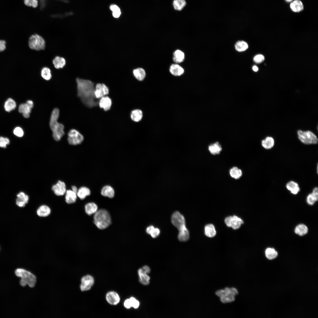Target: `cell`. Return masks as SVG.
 <instances>
[{
    "mask_svg": "<svg viewBox=\"0 0 318 318\" xmlns=\"http://www.w3.org/2000/svg\"><path fill=\"white\" fill-rule=\"evenodd\" d=\"M208 150L212 154L215 155L220 153L222 148L219 143L216 142L210 145L208 147Z\"/></svg>",
    "mask_w": 318,
    "mask_h": 318,
    "instance_id": "24",
    "label": "cell"
},
{
    "mask_svg": "<svg viewBox=\"0 0 318 318\" xmlns=\"http://www.w3.org/2000/svg\"><path fill=\"white\" fill-rule=\"evenodd\" d=\"M110 10L112 11V15L115 18L119 17L121 12L120 8L116 5L113 4L110 7Z\"/></svg>",
    "mask_w": 318,
    "mask_h": 318,
    "instance_id": "42",
    "label": "cell"
},
{
    "mask_svg": "<svg viewBox=\"0 0 318 318\" xmlns=\"http://www.w3.org/2000/svg\"><path fill=\"white\" fill-rule=\"evenodd\" d=\"M184 53L180 50H177L173 53V60L175 63H181L184 61Z\"/></svg>",
    "mask_w": 318,
    "mask_h": 318,
    "instance_id": "34",
    "label": "cell"
},
{
    "mask_svg": "<svg viewBox=\"0 0 318 318\" xmlns=\"http://www.w3.org/2000/svg\"><path fill=\"white\" fill-rule=\"evenodd\" d=\"M307 201L309 204L313 205L316 201L314 196L311 193L307 196Z\"/></svg>",
    "mask_w": 318,
    "mask_h": 318,
    "instance_id": "47",
    "label": "cell"
},
{
    "mask_svg": "<svg viewBox=\"0 0 318 318\" xmlns=\"http://www.w3.org/2000/svg\"><path fill=\"white\" fill-rule=\"evenodd\" d=\"M91 191L87 187L82 186L78 189L77 192V196L81 200L85 199L86 197L90 195Z\"/></svg>",
    "mask_w": 318,
    "mask_h": 318,
    "instance_id": "25",
    "label": "cell"
},
{
    "mask_svg": "<svg viewBox=\"0 0 318 318\" xmlns=\"http://www.w3.org/2000/svg\"><path fill=\"white\" fill-rule=\"evenodd\" d=\"M170 73L173 75L179 76L183 74L184 70L183 68L179 65L174 64L171 65L170 68Z\"/></svg>",
    "mask_w": 318,
    "mask_h": 318,
    "instance_id": "29",
    "label": "cell"
},
{
    "mask_svg": "<svg viewBox=\"0 0 318 318\" xmlns=\"http://www.w3.org/2000/svg\"><path fill=\"white\" fill-rule=\"evenodd\" d=\"M264 57L262 54H259L256 55L254 58V62L256 63H260L262 62L264 60Z\"/></svg>",
    "mask_w": 318,
    "mask_h": 318,
    "instance_id": "46",
    "label": "cell"
},
{
    "mask_svg": "<svg viewBox=\"0 0 318 318\" xmlns=\"http://www.w3.org/2000/svg\"><path fill=\"white\" fill-rule=\"evenodd\" d=\"M9 143L10 140L8 138L0 137V147L5 148Z\"/></svg>",
    "mask_w": 318,
    "mask_h": 318,
    "instance_id": "43",
    "label": "cell"
},
{
    "mask_svg": "<svg viewBox=\"0 0 318 318\" xmlns=\"http://www.w3.org/2000/svg\"><path fill=\"white\" fill-rule=\"evenodd\" d=\"M130 299L131 302L132 307L135 309L138 308L140 305L139 302L135 298L132 297H131Z\"/></svg>",
    "mask_w": 318,
    "mask_h": 318,
    "instance_id": "48",
    "label": "cell"
},
{
    "mask_svg": "<svg viewBox=\"0 0 318 318\" xmlns=\"http://www.w3.org/2000/svg\"><path fill=\"white\" fill-rule=\"evenodd\" d=\"M106 299L107 302L112 305H116L120 302V299L118 294L115 292L110 291L106 295Z\"/></svg>",
    "mask_w": 318,
    "mask_h": 318,
    "instance_id": "17",
    "label": "cell"
},
{
    "mask_svg": "<svg viewBox=\"0 0 318 318\" xmlns=\"http://www.w3.org/2000/svg\"><path fill=\"white\" fill-rule=\"evenodd\" d=\"M112 104L111 99L107 96L102 97L99 100L98 105L100 107L103 109L105 111L109 110L111 108Z\"/></svg>",
    "mask_w": 318,
    "mask_h": 318,
    "instance_id": "16",
    "label": "cell"
},
{
    "mask_svg": "<svg viewBox=\"0 0 318 318\" xmlns=\"http://www.w3.org/2000/svg\"><path fill=\"white\" fill-rule=\"evenodd\" d=\"M290 8L294 12H298L303 10L304 6L302 2L299 0H294L291 2Z\"/></svg>",
    "mask_w": 318,
    "mask_h": 318,
    "instance_id": "22",
    "label": "cell"
},
{
    "mask_svg": "<svg viewBox=\"0 0 318 318\" xmlns=\"http://www.w3.org/2000/svg\"><path fill=\"white\" fill-rule=\"evenodd\" d=\"M287 2H290L292 1L293 0H285Z\"/></svg>",
    "mask_w": 318,
    "mask_h": 318,
    "instance_id": "55",
    "label": "cell"
},
{
    "mask_svg": "<svg viewBox=\"0 0 318 318\" xmlns=\"http://www.w3.org/2000/svg\"><path fill=\"white\" fill-rule=\"evenodd\" d=\"M15 273L17 277H20V285L23 287L28 285L31 287H34L36 282V278L33 274L30 272L22 268L16 269Z\"/></svg>",
    "mask_w": 318,
    "mask_h": 318,
    "instance_id": "5",
    "label": "cell"
},
{
    "mask_svg": "<svg viewBox=\"0 0 318 318\" xmlns=\"http://www.w3.org/2000/svg\"><path fill=\"white\" fill-rule=\"evenodd\" d=\"M312 194L314 197L316 201L318 199V188L317 187L314 188L312 193Z\"/></svg>",
    "mask_w": 318,
    "mask_h": 318,
    "instance_id": "49",
    "label": "cell"
},
{
    "mask_svg": "<svg viewBox=\"0 0 318 318\" xmlns=\"http://www.w3.org/2000/svg\"><path fill=\"white\" fill-rule=\"evenodd\" d=\"M286 188L289 191L292 193L294 195L297 194L300 190L298 184L293 181L289 182L286 184Z\"/></svg>",
    "mask_w": 318,
    "mask_h": 318,
    "instance_id": "26",
    "label": "cell"
},
{
    "mask_svg": "<svg viewBox=\"0 0 318 318\" xmlns=\"http://www.w3.org/2000/svg\"><path fill=\"white\" fill-rule=\"evenodd\" d=\"M297 134L299 139L304 144H316L318 143L317 136L310 131H303L299 130L297 131Z\"/></svg>",
    "mask_w": 318,
    "mask_h": 318,
    "instance_id": "8",
    "label": "cell"
},
{
    "mask_svg": "<svg viewBox=\"0 0 318 318\" xmlns=\"http://www.w3.org/2000/svg\"><path fill=\"white\" fill-rule=\"evenodd\" d=\"M32 108L26 103H22L19 105L18 111L24 118H27L30 117Z\"/></svg>",
    "mask_w": 318,
    "mask_h": 318,
    "instance_id": "20",
    "label": "cell"
},
{
    "mask_svg": "<svg viewBox=\"0 0 318 318\" xmlns=\"http://www.w3.org/2000/svg\"><path fill=\"white\" fill-rule=\"evenodd\" d=\"M224 222L227 226L231 227L234 230L239 228L244 223L243 220L241 218L235 215L226 217Z\"/></svg>",
    "mask_w": 318,
    "mask_h": 318,
    "instance_id": "10",
    "label": "cell"
},
{
    "mask_svg": "<svg viewBox=\"0 0 318 318\" xmlns=\"http://www.w3.org/2000/svg\"><path fill=\"white\" fill-rule=\"evenodd\" d=\"M235 47L237 51L242 52L245 51L248 48V45L245 41H238L236 43Z\"/></svg>",
    "mask_w": 318,
    "mask_h": 318,
    "instance_id": "38",
    "label": "cell"
},
{
    "mask_svg": "<svg viewBox=\"0 0 318 318\" xmlns=\"http://www.w3.org/2000/svg\"><path fill=\"white\" fill-rule=\"evenodd\" d=\"M52 63L55 68L59 69L64 67L66 65V61L63 57L57 56L53 59Z\"/></svg>",
    "mask_w": 318,
    "mask_h": 318,
    "instance_id": "23",
    "label": "cell"
},
{
    "mask_svg": "<svg viewBox=\"0 0 318 318\" xmlns=\"http://www.w3.org/2000/svg\"><path fill=\"white\" fill-rule=\"evenodd\" d=\"M6 44L4 40H0V52L3 51L5 49Z\"/></svg>",
    "mask_w": 318,
    "mask_h": 318,
    "instance_id": "51",
    "label": "cell"
},
{
    "mask_svg": "<svg viewBox=\"0 0 318 318\" xmlns=\"http://www.w3.org/2000/svg\"><path fill=\"white\" fill-rule=\"evenodd\" d=\"M71 188H72L71 190L72 191H74V192H76V193H77V191H78V189H77V188L75 186H72V187H71Z\"/></svg>",
    "mask_w": 318,
    "mask_h": 318,
    "instance_id": "53",
    "label": "cell"
},
{
    "mask_svg": "<svg viewBox=\"0 0 318 318\" xmlns=\"http://www.w3.org/2000/svg\"><path fill=\"white\" fill-rule=\"evenodd\" d=\"M231 176L236 179H239L242 175V170L236 167H233L229 171Z\"/></svg>",
    "mask_w": 318,
    "mask_h": 318,
    "instance_id": "35",
    "label": "cell"
},
{
    "mask_svg": "<svg viewBox=\"0 0 318 318\" xmlns=\"http://www.w3.org/2000/svg\"><path fill=\"white\" fill-rule=\"evenodd\" d=\"M109 93V88L104 83H98L95 85L94 94L97 99H100L106 96Z\"/></svg>",
    "mask_w": 318,
    "mask_h": 318,
    "instance_id": "12",
    "label": "cell"
},
{
    "mask_svg": "<svg viewBox=\"0 0 318 318\" xmlns=\"http://www.w3.org/2000/svg\"><path fill=\"white\" fill-rule=\"evenodd\" d=\"M81 281L80 286L81 290L82 291H87L90 290L93 285L94 280L92 276L87 275L82 278Z\"/></svg>",
    "mask_w": 318,
    "mask_h": 318,
    "instance_id": "13",
    "label": "cell"
},
{
    "mask_svg": "<svg viewBox=\"0 0 318 318\" xmlns=\"http://www.w3.org/2000/svg\"><path fill=\"white\" fill-rule=\"evenodd\" d=\"M26 103L32 108L34 106V103L33 102L32 100H28Z\"/></svg>",
    "mask_w": 318,
    "mask_h": 318,
    "instance_id": "52",
    "label": "cell"
},
{
    "mask_svg": "<svg viewBox=\"0 0 318 318\" xmlns=\"http://www.w3.org/2000/svg\"><path fill=\"white\" fill-rule=\"evenodd\" d=\"M295 233L301 236L306 234L308 231L307 227L304 224H299L296 227L295 229Z\"/></svg>",
    "mask_w": 318,
    "mask_h": 318,
    "instance_id": "36",
    "label": "cell"
},
{
    "mask_svg": "<svg viewBox=\"0 0 318 318\" xmlns=\"http://www.w3.org/2000/svg\"><path fill=\"white\" fill-rule=\"evenodd\" d=\"M16 199V204L20 207H24L27 204L29 200V197L23 192H21L18 194Z\"/></svg>",
    "mask_w": 318,
    "mask_h": 318,
    "instance_id": "15",
    "label": "cell"
},
{
    "mask_svg": "<svg viewBox=\"0 0 318 318\" xmlns=\"http://www.w3.org/2000/svg\"><path fill=\"white\" fill-rule=\"evenodd\" d=\"M215 294L220 298L222 303H226L234 301L236 295L238 294V291L235 288L226 287L217 291Z\"/></svg>",
    "mask_w": 318,
    "mask_h": 318,
    "instance_id": "6",
    "label": "cell"
},
{
    "mask_svg": "<svg viewBox=\"0 0 318 318\" xmlns=\"http://www.w3.org/2000/svg\"><path fill=\"white\" fill-rule=\"evenodd\" d=\"M150 270L149 267L147 265L143 266L139 269L138 273L139 276V282L142 284L147 285L150 283V278L148 275Z\"/></svg>",
    "mask_w": 318,
    "mask_h": 318,
    "instance_id": "11",
    "label": "cell"
},
{
    "mask_svg": "<svg viewBox=\"0 0 318 318\" xmlns=\"http://www.w3.org/2000/svg\"><path fill=\"white\" fill-rule=\"evenodd\" d=\"M143 116L142 111L140 109H136L132 110L130 114V117L132 120L135 122L140 121Z\"/></svg>",
    "mask_w": 318,
    "mask_h": 318,
    "instance_id": "31",
    "label": "cell"
},
{
    "mask_svg": "<svg viewBox=\"0 0 318 318\" xmlns=\"http://www.w3.org/2000/svg\"><path fill=\"white\" fill-rule=\"evenodd\" d=\"M83 135L75 129L70 130L68 133L67 140L69 144L72 145L80 144L83 141Z\"/></svg>",
    "mask_w": 318,
    "mask_h": 318,
    "instance_id": "9",
    "label": "cell"
},
{
    "mask_svg": "<svg viewBox=\"0 0 318 318\" xmlns=\"http://www.w3.org/2000/svg\"><path fill=\"white\" fill-rule=\"evenodd\" d=\"M28 44L31 49L37 51L44 50L45 47V42L44 39L37 34L32 35L30 37Z\"/></svg>",
    "mask_w": 318,
    "mask_h": 318,
    "instance_id": "7",
    "label": "cell"
},
{
    "mask_svg": "<svg viewBox=\"0 0 318 318\" xmlns=\"http://www.w3.org/2000/svg\"><path fill=\"white\" fill-rule=\"evenodd\" d=\"M101 193L103 196L112 198L114 196L115 192L114 188L112 186L106 185L102 188Z\"/></svg>",
    "mask_w": 318,
    "mask_h": 318,
    "instance_id": "21",
    "label": "cell"
},
{
    "mask_svg": "<svg viewBox=\"0 0 318 318\" xmlns=\"http://www.w3.org/2000/svg\"><path fill=\"white\" fill-rule=\"evenodd\" d=\"M186 3L185 0H174L173 6L175 9L180 11L185 6Z\"/></svg>",
    "mask_w": 318,
    "mask_h": 318,
    "instance_id": "41",
    "label": "cell"
},
{
    "mask_svg": "<svg viewBox=\"0 0 318 318\" xmlns=\"http://www.w3.org/2000/svg\"><path fill=\"white\" fill-rule=\"evenodd\" d=\"M52 190L56 196H58L64 195L66 191L65 183L61 180H59L52 187Z\"/></svg>",
    "mask_w": 318,
    "mask_h": 318,
    "instance_id": "14",
    "label": "cell"
},
{
    "mask_svg": "<svg viewBox=\"0 0 318 318\" xmlns=\"http://www.w3.org/2000/svg\"><path fill=\"white\" fill-rule=\"evenodd\" d=\"M97 205L93 202L88 203L85 206V212L89 215L95 214L97 211Z\"/></svg>",
    "mask_w": 318,
    "mask_h": 318,
    "instance_id": "30",
    "label": "cell"
},
{
    "mask_svg": "<svg viewBox=\"0 0 318 318\" xmlns=\"http://www.w3.org/2000/svg\"><path fill=\"white\" fill-rule=\"evenodd\" d=\"M274 140L271 137H267L261 141L262 146L266 149L271 148L274 146Z\"/></svg>",
    "mask_w": 318,
    "mask_h": 318,
    "instance_id": "33",
    "label": "cell"
},
{
    "mask_svg": "<svg viewBox=\"0 0 318 318\" xmlns=\"http://www.w3.org/2000/svg\"><path fill=\"white\" fill-rule=\"evenodd\" d=\"M171 221L179 231V240L181 241L188 240L189 238V233L186 227L185 220L183 215L178 211L174 212L171 217Z\"/></svg>",
    "mask_w": 318,
    "mask_h": 318,
    "instance_id": "2",
    "label": "cell"
},
{
    "mask_svg": "<svg viewBox=\"0 0 318 318\" xmlns=\"http://www.w3.org/2000/svg\"><path fill=\"white\" fill-rule=\"evenodd\" d=\"M265 254L266 258L270 260L275 258L278 255L277 252L274 248H270L266 250Z\"/></svg>",
    "mask_w": 318,
    "mask_h": 318,
    "instance_id": "40",
    "label": "cell"
},
{
    "mask_svg": "<svg viewBox=\"0 0 318 318\" xmlns=\"http://www.w3.org/2000/svg\"><path fill=\"white\" fill-rule=\"evenodd\" d=\"M204 232L205 235L210 238L214 237L216 233L215 227L212 224H208L205 226Z\"/></svg>",
    "mask_w": 318,
    "mask_h": 318,
    "instance_id": "28",
    "label": "cell"
},
{
    "mask_svg": "<svg viewBox=\"0 0 318 318\" xmlns=\"http://www.w3.org/2000/svg\"><path fill=\"white\" fill-rule=\"evenodd\" d=\"M24 4L28 6L36 7L38 5L37 0H24Z\"/></svg>",
    "mask_w": 318,
    "mask_h": 318,
    "instance_id": "44",
    "label": "cell"
},
{
    "mask_svg": "<svg viewBox=\"0 0 318 318\" xmlns=\"http://www.w3.org/2000/svg\"><path fill=\"white\" fill-rule=\"evenodd\" d=\"M14 134L19 137H22L24 135V132L21 128L19 127H16L13 130Z\"/></svg>",
    "mask_w": 318,
    "mask_h": 318,
    "instance_id": "45",
    "label": "cell"
},
{
    "mask_svg": "<svg viewBox=\"0 0 318 318\" xmlns=\"http://www.w3.org/2000/svg\"><path fill=\"white\" fill-rule=\"evenodd\" d=\"M51 212L50 208L46 205H42L40 206L36 211V213L38 216L41 217H45L49 216Z\"/></svg>",
    "mask_w": 318,
    "mask_h": 318,
    "instance_id": "18",
    "label": "cell"
},
{
    "mask_svg": "<svg viewBox=\"0 0 318 318\" xmlns=\"http://www.w3.org/2000/svg\"><path fill=\"white\" fill-rule=\"evenodd\" d=\"M41 75L42 77L46 80H49L52 77L51 70L47 67H44L42 69Z\"/></svg>",
    "mask_w": 318,
    "mask_h": 318,
    "instance_id": "37",
    "label": "cell"
},
{
    "mask_svg": "<svg viewBox=\"0 0 318 318\" xmlns=\"http://www.w3.org/2000/svg\"><path fill=\"white\" fill-rule=\"evenodd\" d=\"M16 106L15 101L12 99L9 98L4 103V108L6 111L9 112L15 109Z\"/></svg>",
    "mask_w": 318,
    "mask_h": 318,
    "instance_id": "32",
    "label": "cell"
},
{
    "mask_svg": "<svg viewBox=\"0 0 318 318\" xmlns=\"http://www.w3.org/2000/svg\"><path fill=\"white\" fill-rule=\"evenodd\" d=\"M132 73L135 78L140 81L143 80L146 76L145 70L141 68H138L134 69L133 70Z\"/></svg>",
    "mask_w": 318,
    "mask_h": 318,
    "instance_id": "27",
    "label": "cell"
},
{
    "mask_svg": "<svg viewBox=\"0 0 318 318\" xmlns=\"http://www.w3.org/2000/svg\"><path fill=\"white\" fill-rule=\"evenodd\" d=\"M76 81L77 95L83 103L89 108L97 106L99 100L95 95L94 83L90 80L79 78H77Z\"/></svg>",
    "mask_w": 318,
    "mask_h": 318,
    "instance_id": "1",
    "label": "cell"
},
{
    "mask_svg": "<svg viewBox=\"0 0 318 318\" xmlns=\"http://www.w3.org/2000/svg\"><path fill=\"white\" fill-rule=\"evenodd\" d=\"M124 305L126 309H130L132 307L130 299H126L124 302Z\"/></svg>",
    "mask_w": 318,
    "mask_h": 318,
    "instance_id": "50",
    "label": "cell"
},
{
    "mask_svg": "<svg viewBox=\"0 0 318 318\" xmlns=\"http://www.w3.org/2000/svg\"><path fill=\"white\" fill-rule=\"evenodd\" d=\"M146 232L150 234L153 238L157 237L160 233V230L157 228H155L153 226H150L146 228Z\"/></svg>",
    "mask_w": 318,
    "mask_h": 318,
    "instance_id": "39",
    "label": "cell"
},
{
    "mask_svg": "<svg viewBox=\"0 0 318 318\" xmlns=\"http://www.w3.org/2000/svg\"><path fill=\"white\" fill-rule=\"evenodd\" d=\"M77 197L76 193L72 190H67L65 193V201L68 204L74 203L76 202Z\"/></svg>",
    "mask_w": 318,
    "mask_h": 318,
    "instance_id": "19",
    "label": "cell"
},
{
    "mask_svg": "<svg viewBox=\"0 0 318 318\" xmlns=\"http://www.w3.org/2000/svg\"><path fill=\"white\" fill-rule=\"evenodd\" d=\"M59 114V109L54 108L52 112L49 121L50 127L52 132L53 137L57 141L60 140L64 134V125L58 122Z\"/></svg>",
    "mask_w": 318,
    "mask_h": 318,
    "instance_id": "3",
    "label": "cell"
},
{
    "mask_svg": "<svg viewBox=\"0 0 318 318\" xmlns=\"http://www.w3.org/2000/svg\"><path fill=\"white\" fill-rule=\"evenodd\" d=\"M94 222L99 229H103L110 224L111 218L109 212L106 210L101 209L97 210L94 216Z\"/></svg>",
    "mask_w": 318,
    "mask_h": 318,
    "instance_id": "4",
    "label": "cell"
},
{
    "mask_svg": "<svg viewBox=\"0 0 318 318\" xmlns=\"http://www.w3.org/2000/svg\"><path fill=\"white\" fill-rule=\"evenodd\" d=\"M252 69L254 71L256 72L258 70L259 68L257 66L254 65L252 67Z\"/></svg>",
    "mask_w": 318,
    "mask_h": 318,
    "instance_id": "54",
    "label": "cell"
}]
</instances>
